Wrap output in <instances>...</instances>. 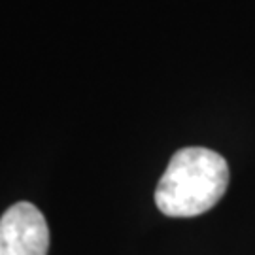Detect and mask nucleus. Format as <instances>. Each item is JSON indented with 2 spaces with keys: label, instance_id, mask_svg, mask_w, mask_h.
<instances>
[{
  "label": "nucleus",
  "instance_id": "f257e3e1",
  "mask_svg": "<svg viewBox=\"0 0 255 255\" xmlns=\"http://www.w3.org/2000/svg\"><path fill=\"white\" fill-rule=\"evenodd\" d=\"M229 185V164L208 147H183L172 155L157 183L155 204L168 218H195L214 208Z\"/></svg>",
  "mask_w": 255,
  "mask_h": 255
},
{
  "label": "nucleus",
  "instance_id": "f03ea898",
  "mask_svg": "<svg viewBox=\"0 0 255 255\" xmlns=\"http://www.w3.org/2000/svg\"><path fill=\"white\" fill-rule=\"evenodd\" d=\"M49 227L32 202L21 201L0 218V255H47Z\"/></svg>",
  "mask_w": 255,
  "mask_h": 255
}]
</instances>
